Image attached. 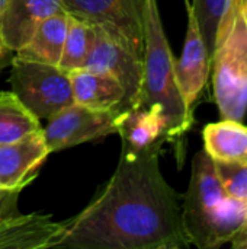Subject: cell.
I'll use <instances>...</instances> for the list:
<instances>
[{"mask_svg": "<svg viewBox=\"0 0 247 249\" xmlns=\"http://www.w3.org/2000/svg\"><path fill=\"white\" fill-rule=\"evenodd\" d=\"M41 128L39 118L12 90L0 92V144L17 142Z\"/></svg>", "mask_w": 247, "mask_h": 249, "instance_id": "e0dca14e", "label": "cell"}, {"mask_svg": "<svg viewBox=\"0 0 247 249\" xmlns=\"http://www.w3.org/2000/svg\"><path fill=\"white\" fill-rule=\"evenodd\" d=\"M9 83L19 101L39 120H49L74 102L70 73L60 66L26 60L15 54Z\"/></svg>", "mask_w": 247, "mask_h": 249, "instance_id": "5b68a950", "label": "cell"}, {"mask_svg": "<svg viewBox=\"0 0 247 249\" xmlns=\"http://www.w3.org/2000/svg\"><path fill=\"white\" fill-rule=\"evenodd\" d=\"M245 225H247V206H246V216H245Z\"/></svg>", "mask_w": 247, "mask_h": 249, "instance_id": "484cf974", "label": "cell"}, {"mask_svg": "<svg viewBox=\"0 0 247 249\" xmlns=\"http://www.w3.org/2000/svg\"><path fill=\"white\" fill-rule=\"evenodd\" d=\"M191 3H192L201 34L204 36L207 50L211 57L218 25L224 13L227 12L231 0H192Z\"/></svg>", "mask_w": 247, "mask_h": 249, "instance_id": "d6986e66", "label": "cell"}, {"mask_svg": "<svg viewBox=\"0 0 247 249\" xmlns=\"http://www.w3.org/2000/svg\"><path fill=\"white\" fill-rule=\"evenodd\" d=\"M214 169L224 193L247 206V160H214Z\"/></svg>", "mask_w": 247, "mask_h": 249, "instance_id": "ffe728a7", "label": "cell"}, {"mask_svg": "<svg viewBox=\"0 0 247 249\" xmlns=\"http://www.w3.org/2000/svg\"><path fill=\"white\" fill-rule=\"evenodd\" d=\"M229 244L234 249H247V225H243L237 231V233L231 238Z\"/></svg>", "mask_w": 247, "mask_h": 249, "instance_id": "7402d4cb", "label": "cell"}, {"mask_svg": "<svg viewBox=\"0 0 247 249\" xmlns=\"http://www.w3.org/2000/svg\"><path fill=\"white\" fill-rule=\"evenodd\" d=\"M61 10H66L63 0H6L0 19V39L16 53L44 19Z\"/></svg>", "mask_w": 247, "mask_h": 249, "instance_id": "4fadbf2b", "label": "cell"}, {"mask_svg": "<svg viewBox=\"0 0 247 249\" xmlns=\"http://www.w3.org/2000/svg\"><path fill=\"white\" fill-rule=\"evenodd\" d=\"M93 38H95L93 26L68 13L67 35H66L63 55L58 66L68 73L83 69L87 61L93 44Z\"/></svg>", "mask_w": 247, "mask_h": 249, "instance_id": "ac0fdd59", "label": "cell"}, {"mask_svg": "<svg viewBox=\"0 0 247 249\" xmlns=\"http://www.w3.org/2000/svg\"><path fill=\"white\" fill-rule=\"evenodd\" d=\"M116 134L122 149L143 152L163 146L169 140V123L160 105H138L125 108L115 115Z\"/></svg>", "mask_w": 247, "mask_h": 249, "instance_id": "8fae6325", "label": "cell"}, {"mask_svg": "<svg viewBox=\"0 0 247 249\" xmlns=\"http://www.w3.org/2000/svg\"><path fill=\"white\" fill-rule=\"evenodd\" d=\"M240 4H242L243 13H245V19H246L247 22V0H240Z\"/></svg>", "mask_w": 247, "mask_h": 249, "instance_id": "cb8c5ba5", "label": "cell"}, {"mask_svg": "<svg viewBox=\"0 0 247 249\" xmlns=\"http://www.w3.org/2000/svg\"><path fill=\"white\" fill-rule=\"evenodd\" d=\"M4 3H6V0H0V19H1V12H3Z\"/></svg>", "mask_w": 247, "mask_h": 249, "instance_id": "d4e9b609", "label": "cell"}, {"mask_svg": "<svg viewBox=\"0 0 247 249\" xmlns=\"http://www.w3.org/2000/svg\"><path fill=\"white\" fill-rule=\"evenodd\" d=\"M210 74L221 118L243 121L247 114V22L240 0H231L218 25Z\"/></svg>", "mask_w": 247, "mask_h": 249, "instance_id": "277c9868", "label": "cell"}, {"mask_svg": "<svg viewBox=\"0 0 247 249\" xmlns=\"http://www.w3.org/2000/svg\"><path fill=\"white\" fill-rule=\"evenodd\" d=\"M204 150L213 160H247V125L242 121L226 120L207 124L202 130Z\"/></svg>", "mask_w": 247, "mask_h": 249, "instance_id": "2e32d148", "label": "cell"}, {"mask_svg": "<svg viewBox=\"0 0 247 249\" xmlns=\"http://www.w3.org/2000/svg\"><path fill=\"white\" fill-rule=\"evenodd\" d=\"M13 55H15V53H13L10 48H7V47L3 44V41L0 39V71H1L4 67L10 66Z\"/></svg>", "mask_w": 247, "mask_h": 249, "instance_id": "603a6c76", "label": "cell"}, {"mask_svg": "<svg viewBox=\"0 0 247 249\" xmlns=\"http://www.w3.org/2000/svg\"><path fill=\"white\" fill-rule=\"evenodd\" d=\"M63 6L143 60L146 0H63Z\"/></svg>", "mask_w": 247, "mask_h": 249, "instance_id": "8992f818", "label": "cell"}, {"mask_svg": "<svg viewBox=\"0 0 247 249\" xmlns=\"http://www.w3.org/2000/svg\"><path fill=\"white\" fill-rule=\"evenodd\" d=\"M66 231L49 214L16 212L0 220V249H54Z\"/></svg>", "mask_w": 247, "mask_h": 249, "instance_id": "7c38bea8", "label": "cell"}, {"mask_svg": "<svg viewBox=\"0 0 247 249\" xmlns=\"http://www.w3.org/2000/svg\"><path fill=\"white\" fill-rule=\"evenodd\" d=\"M160 150L121 149L115 172L79 214L66 220L57 248H189L182 196L162 174Z\"/></svg>", "mask_w": 247, "mask_h": 249, "instance_id": "6da1fadb", "label": "cell"}, {"mask_svg": "<svg viewBox=\"0 0 247 249\" xmlns=\"http://www.w3.org/2000/svg\"><path fill=\"white\" fill-rule=\"evenodd\" d=\"M93 44L83 69L102 71L115 77L125 90V102L121 109L141 105L144 67L143 60L116 44L103 31L95 28ZM119 109V111H121Z\"/></svg>", "mask_w": 247, "mask_h": 249, "instance_id": "ba28073f", "label": "cell"}, {"mask_svg": "<svg viewBox=\"0 0 247 249\" xmlns=\"http://www.w3.org/2000/svg\"><path fill=\"white\" fill-rule=\"evenodd\" d=\"M115 111H100L73 102L51 117L44 131L48 150L58 152L116 134Z\"/></svg>", "mask_w": 247, "mask_h": 249, "instance_id": "52a82bcc", "label": "cell"}, {"mask_svg": "<svg viewBox=\"0 0 247 249\" xmlns=\"http://www.w3.org/2000/svg\"><path fill=\"white\" fill-rule=\"evenodd\" d=\"M67 25L68 13L66 10L48 16L38 25L29 41L15 54L26 60L58 66L67 35Z\"/></svg>", "mask_w": 247, "mask_h": 249, "instance_id": "9a60e30c", "label": "cell"}, {"mask_svg": "<svg viewBox=\"0 0 247 249\" xmlns=\"http://www.w3.org/2000/svg\"><path fill=\"white\" fill-rule=\"evenodd\" d=\"M188 15L182 55L175 61V74L179 90L191 111L195 109L211 73V57L201 34L191 0H183Z\"/></svg>", "mask_w": 247, "mask_h": 249, "instance_id": "9c48e42d", "label": "cell"}, {"mask_svg": "<svg viewBox=\"0 0 247 249\" xmlns=\"http://www.w3.org/2000/svg\"><path fill=\"white\" fill-rule=\"evenodd\" d=\"M246 204L230 198L204 150L192 159L191 179L182 196V222L191 247L215 249L229 244L245 225Z\"/></svg>", "mask_w": 247, "mask_h": 249, "instance_id": "7a4b0ae2", "label": "cell"}, {"mask_svg": "<svg viewBox=\"0 0 247 249\" xmlns=\"http://www.w3.org/2000/svg\"><path fill=\"white\" fill-rule=\"evenodd\" d=\"M70 80L73 99L79 105L115 112L124 107L125 90L111 74L90 69H80L70 71Z\"/></svg>", "mask_w": 247, "mask_h": 249, "instance_id": "5bb4252c", "label": "cell"}, {"mask_svg": "<svg viewBox=\"0 0 247 249\" xmlns=\"http://www.w3.org/2000/svg\"><path fill=\"white\" fill-rule=\"evenodd\" d=\"M49 153L42 128L17 142L0 144V188L22 191Z\"/></svg>", "mask_w": 247, "mask_h": 249, "instance_id": "30bf717a", "label": "cell"}, {"mask_svg": "<svg viewBox=\"0 0 247 249\" xmlns=\"http://www.w3.org/2000/svg\"><path fill=\"white\" fill-rule=\"evenodd\" d=\"M20 191H10L0 188V220L19 212L17 198Z\"/></svg>", "mask_w": 247, "mask_h": 249, "instance_id": "44dd1931", "label": "cell"}, {"mask_svg": "<svg viewBox=\"0 0 247 249\" xmlns=\"http://www.w3.org/2000/svg\"><path fill=\"white\" fill-rule=\"evenodd\" d=\"M175 57L169 45L157 0H146L144 13V82L141 105H160L169 123V140L179 147L194 125V111L188 108L175 74Z\"/></svg>", "mask_w": 247, "mask_h": 249, "instance_id": "3957f363", "label": "cell"}]
</instances>
